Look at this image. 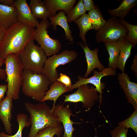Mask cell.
<instances>
[{"label": "cell", "mask_w": 137, "mask_h": 137, "mask_svg": "<svg viewBox=\"0 0 137 137\" xmlns=\"http://www.w3.org/2000/svg\"><path fill=\"white\" fill-rule=\"evenodd\" d=\"M35 27L18 22L6 29L0 43V57L4 60L11 54H19L27 44L34 40Z\"/></svg>", "instance_id": "cell-1"}, {"label": "cell", "mask_w": 137, "mask_h": 137, "mask_svg": "<svg viewBox=\"0 0 137 137\" xmlns=\"http://www.w3.org/2000/svg\"><path fill=\"white\" fill-rule=\"evenodd\" d=\"M40 102L36 104L25 103L26 110L30 115L28 121L31 126L28 137H34L39 131L47 127L62 126L50 107L45 102Z\"/></svg>", "instance_id": "cell-2"}, {"label": "cell", "mask_w": 137, "mask_h": 137, "mask_svg": "<svg viewBox=\"0 0 137 137\" xmlns=\"http://www.w3.org/2000/svg\"><path fill=\"white\" fill-rule=\"evenodd\" d=\"M7 83V95L11 94L13 100H18L23 80L24 68L18 54H11L4 60Z\"/></svg>", "instance_id": "cell-3"}, {"label": "cell", "mask_w": 137, "mask_h": 137, "mask_svg": "<svg viewBox=\"0 0 137 137\" xmlns=\"http://www.w3.org/2000/svg\"><path fill=\"white\" fill-rule=\"evenodd\" d=\"M22 90L26 96L41 102L51 84L48 78L42 74L33 73L24 69Z\"/></svg>", "instance_id": "cell-4"}, {"label": "cell", "mask_w": 137, "mask_h": 137, "mask_svg": "<svg viewBox=\"0 0 137 137\" xmlns=\"http://www.w3.org/2000/svg\"><path fill=\"white\" fill-rule=\"evenodd\" d=\"M33 40L28 43L19 55L24 69L42 74L47 57L41 47L35 44Z\"/></svg>", "instance_id": "cell-5"}, {"label": "cell", "mask_w": 137, "mask_h": 137, "mask_svg": "<svg viewBox=\"0 0 137 137\" xmlns=\"http://www.w3.org/2000/svg\"><path fill=\"white\" fill-rule=\"evenodd\" d=\"M128 33L127 28L120 22L118 18L112 17L97 31L95 39L97 43L117 42L120 39L125 37Z\"/></svg>", "instance_id": "cell-6"}, {"label": "cell", "mask_w": 137, "mask_h": 137, "mask_svg": "<svg viewBox=\"0 0 137 137\" xmlns=\"http://www.w3.org/2000/svg\"><path fill=\"white\" fill-rule=\"evenodd\" d=\"M77 54L74 50H64L58 55L47 58L42 74L46 76L51 84L57 80L59 74L57 68L61 65L71 62L77 58Z\"/></svg>", "instance_id": "cell-7"}, {"label": "cell", "mask_w": 137, "mask_h": 137, "mask_svg": "<svg viewBox=\"0 0 137 137\" xmlns=\"http://www.w3.org/2000/svg\"><path fill=\"white\" fill-rule=\"evenodd\" d=\"M50 25L47 19L41 21L38 26L35 29L34 40H35L47 57L56 54L60 51L61 45L57 39L51 38L47 29Z\"/></svg>", "instance_id": "cell-8"}, {"label": "cell", "mask_w": 137, "mask_h": 137, "mask_svg": "<svg viewBox=\"0 0 137 137\" xmlns=\"http://www.w3.org/2000/svg\"><path fill=\"white\" fill-rule=\"evenodd\" d=\"M77 90L71 94L64 96V102L77 103L81 102L83 107L89 110L99 98L98 92L95 87L88 84L80 85Z\"/></svg>", "instance_id": "cell-9"}, {"label": "cell", "mask_w": 137, "mask_h": 137, "mask_svg": "<svg viewBox=\"0 0 137 137\" xmlns=\"http://www.w3.org/2000/svg\"><path fill=\"white\" fill-rule=\"evenodd\" d=\"M93 75L89 78L82 77L80 75L77 76L78 79L76 81V83L72 84L70 87L68 88L70 91H72L73 89L77 88L81 85L91 84L95 87L96 90L99 93V102L100 105L102 104V94L103 92L102 90L105 88V84L104 82L101 83V78L104 77L108 76H115L117 74L116 70H114L108 67L105 68L102 71L98 72L96 70H94Z\"/></svg>", "instance_id": "cell-10"}, {"label": "cell", "mask_w": 137, "mask_h": 137, "mask_svg": "<svg viewBox=\"0 0 137 137\" xmlns=\"http://www.w3.org/2000/svg\"><path fill=\"white\" fill-rule=\"evenodd\" d=\"M52 112L58 118L63 126L64 132L62 137H73V133L75 129L73 127L75 122L70 119L71 116L75 115L72 114L68 105L64 107L63 105H58L51 109Z\"/></svg>", "instance_id": "cell-11"}, {"label": "cell", "mask_w": 137, "mask_h": 137, "mask_svg": "<svg viewBox=\"0 0 137 137\" xmlns=\"http://www.w3.org/2000/svg\"><path fill=\"white\" fill-rule=\"evenodd\" d=\"M117 79L121 87L124 91L128 102L131 104L135 109H137V84L130 81L128 75L119 73Z\"/></svg>", "instance_id": "cell-12"}, {"label": "cell", "mask_w": 137, "mask_h": 137, "mask_svg": "<svg viewBox=\"0 0 137 137\" xmlns=\"http://www.w3.org/2000/svg\"><path fill=\"white\" fill-rule=\"evenodd\" d=\"M78 44L83 49L87 63V69L83 77L87 78L91 72L95 68H97L99 72L104 70L105 67L100 62L98 57V49L96 48L93 50L90 49L87 43L79 42Z\"/></svg>", "instance_id": "cell-13"}, {"label": "cell", "mask_w": 137, "mask_h": 137, "mask_svg": "<svg viewBox=\"0 0 137 137\" xmlns=\"http://www.w3.org/2000/svg\"><path fill=\"white\" fill-rule=\"evenodd\" d=\"M13 97L11 94L6 96L0 102V119L4 125L5 130L7 134L12 133V125L11 123L13 108Z\"/></svg>", "instance_id": "cell-14"}, {"label": "cell", "mask_w": 137, "mask_h": 137, "mask_svg": "<svg viewBox=\"0 0 137 137\" xmlns=\"http://www.w3.org/2000/svg\"><path fill=\"white\" fill-rule=\"evenodd\" d=\"M14 4L18 13V22L37 27L40 23L33 15L26 0H14Z\"/></svg>", "instance_id": "cell-15"}, {"label": "cell", "mask_w": 137, "mask_h": 137, "mask_svg": "<svg viewBox=\"0 0 137 137\" xmlns=\"http://www.w3.org/2000/svg\"><path fill=\"white\" fill-rule=\"evenodd\" d=\"M18 13L14 5L9 7L0 4V25L6 29L18 22Z\"/></svg>", "instance_id": "cell-16"}, {"label": "cell", "mask_w": 137, "mask_h": 137, "mask_svg": "<svg viewBox=\"0 0 137 137\" xmlns=\"http://www.w3.org/2000/svg\"><path fill=\"white\" fill-rule=\"evenodd\" d=\"M47 7L50 17L55 16L57 12L60 10L67 15L73 7L76 0H44L43 1Z\"/></svg>", "instance_id": "cell-17"}, {"label": "cell", "mask_w": 137, "mask_h": 137, "mask_svg": "<svg viewBox=\"0 0 137 137\" xmlns=\"http://www.w3.org/2000/svg\"><path fill=\"white\" fill-rule=\"evenodd\" d=\"M49 19L50 21V24L53 29L56 30L57 25L61 26L64 31L66 39L69 41L70 43H72L74 39L65 12L60 10L55 16L50 17Z\"/></svg>", "instance_id": "cell-18"}, {"label": "cell", "mask_w": 137, "mask_h": 137, "mask_svg": "<svg viewBox=\"0 0 137 137\" xmlns=\"http://www.w3.org/2000/svg\"><path fill=\"white\" fill-rule=\"evenodd\" d=\"M117 42L119 50L117 68L122 73H124L125 65L130 56L133 45L125 37L120 39Z\"/></svg>", "instance_id": "cell-19"}, {"label": "cell", "mask_w": 137, "mask_h": 137, "mask_svg": "<svg viewBox=\"0 0 137 137\" xmlns=\"http://www.w3.org/2000/svg\"><path fill=\"white\" fill-rule=\"evenodd\" d=\"M69 91L68 88L63 83L57 80L51 84L49 89L46 93L41 102H43L47 100L53 101L54 103L52 108L53 109L58 98L63 93Z\"/></svg>", "instance_id": "cell-20"}, {"label": "cell", "mask_w": 137, "mask_h": 137, "mask_svg": "<svg viewBox=\"0 0 137 137\" xmlns=\"http://www.w3.org/2000/svg\"><path fill=\"white\" fill-rule=\"evenodd\" d=\"M137 5L136 0H123L117 8L113 9H108L107 12L112 17L124 19L131 9Z\"/></svg>", "instance_id": "cell-21"}, {"label": "cell", "mask_w": 137, "mask_h": 137, "mask_svg": "<svg viewBox=\"0 0 137 137\" xmlns=\"http://www.w3.org/2000/svg\"><path fill=\"white\" fill-rule=\"evenodd\" d=\"M29 5L33 15L36 19L45 20L50 17L48 9L43 1L31 0Z\"/></svg>", "instance_id": "cell-22"}, {"label": "cell", "mask_w": 137, "mask_h": 137, "mask_svg": "<svg viewBox=\"0 0 137 137\" xmlns=\"http://www.w3.org/2000/svg\"><path fill=\"white\" fill-rule=\"evenodd\" d=\"M105 46L109 55L108 67L116 70L117 68L118 59L119 53L118 42L105 43Z\"/></svg>", "instance_id": "cell-23"}, {"label": "cell", "mask_w": 137, "mask_h": 137, "mask_svg": "<svg viewBox=\"0 0 137 137\" xmlns=\"http://www.w3.org/2000/svg\"><path fill=\"white\" fill-rule=\"evenodd\" d=\"M74 22L77 25L79 30V36L83 42L87 43L85 35L89 30L93 29L91 20L88 14L85 13Z\"/></svg>", "instance_id": "cell-24"}, {"label": "cell", "mask_w": 137, "mask_h": 137, "mask_svg": "<svg viewBox=\"0 0 137 137\" xmlns=\"http://www.w3.org/2000/svg\"><path fill=\"white\" fill-rule=\"evenodd\" d=\"M91 20L93 29L97 31L106 24L107 20L104 18L103 15L98 7L89 11L88 14Z\"/></svg>", "instance_id": "cell-25"}, {"label": "cell", "mask_w": 137, "mask_h": 137, "mask_svg": "<svg viewBox=\"0 0 137 137\" xmlns=\"http://www.w3.org/2000/svg\"><path fill=\"white\" fill-rule=\"evenodd\" d=\"M27 118V116L24 114H18L16 116V120L18 124L19 128L16 133L13 135H11L2 132H0V137H22L23 129L25 127H28L31 125Z\"/></svg>", "instance_id": "cell-26"}, {"label": "cell", "mask_w": 137, "mask_h": 137, "mask_svg": "<svg viewBox=\"0 0 137 137\" xmlns=\"http://www.w3.org/2000/svg\"><path fill=\"white\" fill-rule=\"evenodd\" d=\"M86 12L83 0H79L67 15L68 23L74 22L80 17L85 13Z\"/></svg>", "instance_id": "cell-27"}, {"label": "cell", "mask_w": 137, "mask_h": 137, "mask_svg": "<svg viewBox=\"0 0 137 137\" xmlns=\"http://www.w3.org/2000/svg\"><path fill=\"white\" fill-rule=\"evenodd\" d=\"M63 130V126H48L40 130L34 137H54L55 135L61 137Z\"/></svg>", "instance_id": "cell-28"}, {"label": "cell", "mask_w": 137, "mask_h": 137, "mask_svg": "<svg viewBox=\"0 0 137 137\" xmlns=\"http://www.w3.org/2000/svg\"><path fill=\"white\" fill-rule=\"evenodd\" d=\"M119 19L120 22L123 24L127 28L128 33L125 37L135 47L137 43V25L130 24L124 19Z\"/></svg>", "instance_id": "cell-29"}, {"label": "cell", "mask_w": 137, "mask_h": 137, "mask_svg": "<svg viewBox=\"0 0 137 137\" xmlns=\"http://www.w3.org/2000/svg\"><path fill=\"white\" fill-rule=\"evenodd\" d=\"M119 126L128 129H132L137 134V109H135L133 113L128 118L125 120L119 122Z\"/></svg>", "instance_id": "cell-30"}, {"label": "cell", "mask_w": 137, "mask_h": 137, "mask_svg": "<svg viewBox=\"0 0 137 137\" xmlns=\"http://www.w3.org/2000/svg\"><path fill=\"white\" fill-rule=\"evenodd\" d=\"M128 130L124 127L119 126L110 132L112 137H127Z\"/></svg>", "instance_id": "cell-31"}, {"label": "cell", "mask_w": 137, "mask_h": 137, "mask_svg": "<svg viewBox=\"0 0 137 137\" xmlns=\"http://www.w3.org/2000/svg\"><path fill=\"white\" fill-rule=\"evenodd\" d=\"M57 80L63 83L66 87L68 88L72 85L71 80L70 77L67 75L61 73Z\"/></svg>", "instance_id": "cell-32"}, {"label": "cell", "mask_w": 137, "mask_h": 137, "mask_svg": "<svg viewBox=\"0 0 137 137\" xmlns=\"http://www.w3.org/2000/svg\"><path fill=\"white\" fill-rule=\"evenodd\" d=\"M83 1L86 11H89L96 7L92 0H83Z\"/></svg>", "instance_id": "cell-33"}, {"label": "cell", "mask_w": 137, "mask_h": 137, "mask_svg": "<svg viewBox=\"0 0 137 137\" xmlns=\"http://www.w3.org/2000/svg\"><path fill=\"white\" fill-rule=\"evenodd\" d=\"M4 60L0 57V79L5 80L6 78L5 70L1 68L2 66L4 64Z\"/></svg>", "instance_id": "cell-34"}, {"label": "cell", "mask_w": 137, "mask_h": 137, "mask_svg": "<svg viewBox=\"0 0 137 137\" xmlns=\"http://www.w3.org/2000/svg\"><path fill=\"white\" fill-rule=\"evenodd\" d=\"M8 89L7 84L0 85V102L4 98L5 93Z\"/></svg>", "instance_id": "cell-35"}, {"label": "cell", "mask_w": 137, "mask_h": 137, "mask_svg": "<svg viewBox=\"0 0 137 137\" xmlns=\"http://www.w3.org/2000/svg\"><path fill=\"white\" fill-rule=\"evenodd\" d=\"M131 69L134 73L135 75L137 77V54L135 55L133 58V62L131 66Z\"/></svg>", "instance_id": "cell-36"}, {"label": "cell", "mask_w": 137, "mask_h": 137, "mask_svg": "<svg viewBox=\"0 0 137 137\" xmlns=\"http://www.w3.org/2000/svg\"><path fill=\"white\" fill-rule=\"evenodd\" d=\"M14 0H0V4L9 7L14 5Z\"/></svg>", "instance_id": "cell-37"}, {"label": "cell", "mask_w": 137, "mask_h": 137, "mask_svg": "<svg viewBox=\"0 0 137 137\" xmlns=\"http://www.w3.org/2000/svg\"><path fill=\"white\" fill-rule=\"evenodd\" d=\"M6 29L0 25V43L4 35Z\"/></svg>", "instance_id": "cell-38"}]
</instances>
